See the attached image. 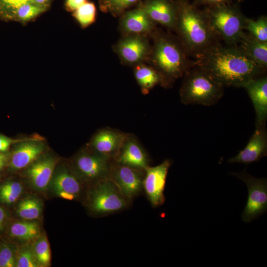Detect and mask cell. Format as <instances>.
Here are the masks:
<instances>
[{
    "label": "cell",
    "instance_id": "cell-1",
    "mask_svg": "<svg viewBox=\"0 0 267 267\" xmlns=\"http://www.w3.org/2000/svg\"><path fill=\"white\" fill-rule=\"evenodd\" d=\"M197 64L223 87L243 88L266 71L249 58L237 45L219 43L196 59Z\"/></svg>",
    "mask_w": 267,
    "mask_h": 267
},
{
    "label": "cell",
    "instance_id": "cell-2",
    "mask_svg": "<svg viewBox=\"0 0 267 267\" xmlns=\"http://www.w3.org/2000/svg\"><path fill=\"white\" fill-rule=\"evenodd\" d=\"M177 19L175 31L188 54L197 59L220 40L212 32L202 11L189 0H176Z\"/></svg>",
    "mask_w": 267,
    "mask_h": 267
},
{
    "label": "cell",
    "instance_id": "cell-3",
    "mask_svg": "<svg viewBox=\"0 0 267 267\" xmlns=\"http://www.w3.org/2000/svg\"><path fill=\"white\" fill-rule=\"evenodd\" d=\"M154 45L150 59L161 77V85L170 87L197 65L178 38L158 31L152 33Z\"/></svg>",
    "mask_w": 267,
    "mask_h": 267
},
{
    "label": "cell",
    "instance_id": "cell-4",
    "mask_svg": "<svg viewBox=\"0 0 267 267\" xmlns=\"http://www.w3.org/2000/svg\"><path fill=\"white\" fill-rule=\"evenodd\" d=\"M182 77L179 95L184 104L211 106L223 95L224 87L197 64L186 71Z\"/></svg>",
    "mask_w": 267,
    "mask_h": 267
},
{
    "label": "cell",
    "instance_id": "cell-5",
    "mask_svg": "<svg viewBox=\"0 0 267 267\" xmlns=\"http://www.w3.org/2000/svg\"><path fill=\"white\" fill-rule=\"evenodd\" d=\"M202 11L213 33L226 45H237L244 32L246 17L238 3L206 6Z\"/></svg>",
    "mask_w": 267,
    "mask_h": 267
},
{
    "label": "cell",
    "instance_id": "cell-6",
    "mask_svg": "<svg viewBox=\"0 0 267 267\" xmlns=\"http://www.w3.org/2000/svg\"><path fill=\"white\" fill-rule=\"evenodd\" d=\"M93 184L87 195V206L92 212L109 214L127 206L126 197L109 177Z\"/></svg>",
    "mask_w": 267,
    "mask_h": 267
},
{
    "label": "cell",
    "instance_id": "cell-7",
    "mask_svg": "<svg viewBox=\"0 0 267 267\" xmlns=\"http://www.w3.org/2000/svg\"><path fill=\"white\" fill-rule=\"evenodd\" d=\"M111 161L87 148L74 156L70 168L81 182L94 184L109 177Z\"/></svg>",
    "mask_w": 267,
    "mask_h": 267
},
{
    "label": "cell",
    "instance_id": "cell-8",
    "mask_svg": "<svg viewBox=\"0 0 267 267\" xmlns=\"http://www.w3.org/2000/svg\"><path fill=\"white\" fill-rule=\"evenodd\" d=\"M231 175L243 180L247 185L248 197L241 218L245 222H250L267 209V181L258 178L247 173L246 169Z\"/></svg>",
    "mask_w": 267,
    "mask_h": 267
},
{
    "label": "cell",
    "instance_id": "cell-9",
    "mask_svg": "<svg viewBox=\"0 0 267 267\" xmlns=\"http://www.w3.org/2000/svg\"><path fill=\"white\" fill-rule=\"evenodd\" d=\"M46 148L44 139L39 135L13 145L9 152L8 171L15 173L25 169L44 153Z\"/></svg>",
    "mask_w": 267,
    "mask_h": 267
},
{
    "label": "cell",
    "instance_id": "cell-10",
    "mask_svg": "<svg viewBox=\"0 0 267 267\" xmlns=\"http://www.w3.org/2000/svg\"><path fill=\"white\" fill-rule=\"evenodd\" d=\"M57 162V157L45 152L26 168L24 177L30 186L40 192L47 189Z\"/></svg>",
    "mask_w": 267,
    "mask_h": 267
},
{
    "label": "cell",
    "instance_id": "cell-11",
    "mask_svg": "<svg viewBox=\"0 0 267 267\" xmlns=\"http://www.w3.org/2000/svg\"><path fill=\"white\" fill-rule=\"evenodd\" d=\"M171 161L164 160L161 164L155 167H147L145 176L143 179L142 186L152 205L158 207L162 205L165 200L164 191L167 176Z\"/></svg>",
    "mask_w": 267,
    "mask_h": 267
},
{
    "label": "cell",
    "instance_id": "cell-12",
    "mask_svg": "<svg viewBox=\"0 0 267 267\" xmlns=\"http://www.w3.org/2000/svg\"><path fill=\"white\" fill-rule=\"evenodd\" d=\"M121 60L127 64L137 65L150 59L152 47L141 35L130 34L122 39L115 46Z\"/></svg>",
    "mask_w": 267,
    "mask_h": 267
},
{
    "label": "cell",
    "instance_id": "cell-13",
    "mask_svg": "<svg viewBox=\"0 0 267 267\" xmlns=\"http://www.w3.org/2000/svg\"><path fill=\"white\" fill-rule=\"evenodd\" d=\"M109 178L126 198L134 197L142 186L140 170L116 162L111 164Z\"/></svg>",
    "mask_w": 267,
    "mask_h": 267
},
{
    "label": "cell",
    "instance_id": "cell-14",
    "mask_svg": "<svg viewBox=\"0 0 267 267\" xmlns=\"http://www.w3.org/2000/svg\"><path fill=\"white\" fill-rule=\"evenodd\" d=\"M48 188L60 198L73 200L81 194V181L69 167L57 165Z\"/></svg>",
    "mask_w": 267,
    "mask_h": 267
},
{
    "label": "cell",
    "instance_id": "cell-15",
    "mask_svg": "<svg viewBox=\"0 0 267 267\" xmlns=\"http://www.w3.org/2000/svg\"><path fill=\"white\" fill-rule=\"evenodd\" d=\"M127 135L110 128L100 130L91 138L88 148L112 160L118 154Z\"/></svg>",
    "mask_w": 267,
    "mask_h": 267
},
{
    "label": "cell",
    "instance_id": "cell-16",
    "mask_svg": "<svg viewBox=\"0 0 267 267\" xmlns=\"http://www.w3.org/2000/svg\"><path fill=\"white\" fill-rule=\"evenodd\" d=\"M141 3L153 22L175 31L178 13L176 0H144Z\"/></svg>",
    "mask_w": 267,
    "mask_h": 267
},
{
    "label": "cell",
    "instance_id": "cell-17",
    "mask_svg": "<svg viewBox=\"0 0 267 267\" xmlns=\"http://www.w3.org/2000/svg\"><path fill=\"white\" fill-rule=\"evenodd\" d=\"M267 154L266 125L256 126V130L245 147L227 161L229 163L249 164L261 159Z\"/></svg>",
    "mask_w": 267,
    "mask_h": 267
},
{
    "label": "cell",
    "instance_id": "cell-18",
    "mask_svg": "<svg viewBox=\"0 0 267 267\" xmlns=\"http://www.w3.org/2000/svg\"><path fill=\"white\" fill-rule=\"evenodd\" d=\"M155 24L146 14L141 1L136 8L125 12L120 20L122 31L129 35L153 33L155 30Z\"/></svg>",
    "mask_w": 267,
    "mask_h": 267
},
{
    "label": "cell",
    "instance_id": "cell-19",
    "mask_svg": "<svg viewBox=\"0 0 267 267\" xmlns=\"http://www.w3.org/2000/svg\"><path fill=\"white\" fill-rule=\"evenodd\" d=\"M253 104L256 126L266 125L267 119V78L260 76L248 82L243 87Z\"/></svg>",
    "mask_w": 267,
    "mask_h": 267
},
{
    "label": "cell",
    "instance_id": "cell-20",
    "mask_svg": "<svg viewBox=\"0 0 267 267\" xmlns=\"http://www.w3.org/2000/svg\"><path fill=\"white\" fill-rule=\"evenodd\" d=\"M114 160L116 163L140 170L148 166L145 151L137 141L128 134Z\"/></svg>",
    "mask_w": 267,
    "mask_h": 267
},
{
    "label": "cell",
    "instance_id": "cell-21",
    "mask_svg": "<svg viewBox=\"0 0 267 267\" xmlns=\"http://www.w3.org/2000/svg\"><path fill=\"white\" fill-rule=\"evenodd\" d=\"M238 47L252 61L265 71L267 68V42H261L244 32Z\"/></svg>",
    "mask_w": 267,
    "mask_h": 267
},
{
    "label": "cell",
    "instance_id": "cell-22",
    "mask_svg": "<svg viewBox=\"0 0 267 267\" xmlns=\"http://www.w3.org/2000/svg\"><path fill=\"white\" fill-rule=\"evenodd\" d=\"M40 225L34 220L14 222L8 230L11 238L27 241L35 240L40 236Z\"/></svg>",
    "mask_w": 267,
    "mask_h": 267
},
{
    "label": "cell",
    "instance_id": "cell-23",
    "mask_svg": "<svg viewBox=\"0 0 267 267\" xmlns=\"http://www.w3.org/2000/svg\"><path fill=\"white\" fill-rule=\"evenodd\" d=\"M134 75L144 93H148L149 90L157 84H161V77L153 67L141 63L137 64L134 69Z\"/></svg>",
    "mask_w": 267,
    "mask_h": 267
},
{
    "label": "cell",
    "instance_id": "cell-24",
    "mask_svg": "<svg viewBox=\"0 0 267 267\" xmlns=\"http://www.w3.org/2000/svg\"><path fill=\"white\" fill-rule=\"evenodd\" d=\"M43 210L42 201L34 196H28L21 199L16 208V213L24 220L33 221L38 219Z\"/></svg>",
    "mask_w": 267,
    "mask_h": 267
},
{
    "label": "cell",
    "instance_id": "cell-25",
    "mask_svg": "<svg viewBox=\"0 0 267 267\" xmlns=\"http://www.w3.org/2000/svg\"><path fill=\"white\" fill-rule=\"evenodd\" d=\"M23 191L22 184L18 180L7 179L0 182V202L9 205L14 203Z\"/></svg>",
    "mask_w": 267,
    "mask_h": 267
},
{
    "label": "cell",
    "instance_id": "cell-26",
    "mask_svg": "<svg viewBox=\"0 0 267 267\" xmlns=\"http://www.w3.org/2000/svg\"><path fill=\"white\" fill-rule=\"evenodd\" d=\"M31 246L32 249L40 267H48L51 261L49 244L45 235L39 236Z\"/></svg>",
    "mask_w": 267,
    "mask_h": 267
},
{
    "label": "cell",
    "instance_id": "cell-27",
    "mask_svg": "<svg viewBox=\"0 0 267 267\" xmlns=\"http://www.w3.org/2000/svg\"><path fill=\"white\" fill-rule=\"evenodd\" d=\"M244 28L256 39L267 42V18L266 15L261 16L257 20L246 17Z\"/></svg>",
    "mask_w": 267,
    "mask_h": 267
},
{
    "label": "cell",
    "instance_id": "cell-28",
    "mask_svg": "<svg viewBox=\"0 0 267 267\" xmlns=\"http://www.w3.org/2000/svg\"><path fill=\"white\" fill-rule=\"evenodd\" d=\"M141 0H99L100 10L117 17L122 15L126 10Z\"/></svg>",
    "mask_w": 267,
    "mask_h": 267
},
{
    "label": "cell",
    "instance_id": "cell-29",
    "mask_svg": "<svg viewBox=\"0 0 267 267\" xmlns=\"http://www.w3.org/2000/svg\"><path fill=\"white\" fill-rule=\"evenodd\" d=\"M47 8L27 2L20 5L13 13L11 19L21 22L30 21L44 12Z\"/></svg>",
    "mask_w": 267,
    "mask_h": 267
},
{
    "label": "cell",
    "instance_id": "cell-30",
    "mask_svg": "<svg viewBox=\"0 0 267 267\" xmlns=\"http://www.w3.org/2000/svg\"><path fill=\"white\" fill-rule=\"evenodd\" d=\"M96 7L94 3L89 1L73 12V16L82 28H86L95 20Z\"/></svg>",
    "mask_w": 267,
    "mask_h": 267
},
{
    "label": "cell",
    "instance_id": "cell-31",
    "mask_svg": "<svg viewBox=\"0 0 267 267\" xmlns=\"http://www.w3.org/2000/svg\"><path fill=\"white\" fill-rule=\"evenodd\" d=\"M17 248L13 243L3 242L0 244V267L16 266Z\"/></svg>",
    "mask_w": 267,
    "mask_h": 267
},
{
    "label": "cell",
    "instance_id": "cell-32",
    "mask_svg": "<svg viewBox=\"0 0 267 267\" xmlns=\"http://www.w3.org/2000/svg\"><path fill=\"white\" fill-rule=\"evenodd\" d=\"M15 267H40L31 246L24 245L17 248Z\"/></svg>",
    "mask_w": 267,
    "mask_h": 267
},
{
    "label": "cell",
    "instance_id": "cell-33",
    "mask_svg": "<svg viewBox=\"0 0 267 267\" xmlns=\"http://www.w3.org/2000/svg\"><path fill=\"white\" fill-rule=\"evenodd\" d=\"M30 0H0V18L10 20L16 9Z\"/></svg>",
    "mask_w": 267,
    "mask_h": 267
},
{
    "label": "cell",
    "instance_id": "cell-34",
    "mask_svg": "<svg viewBox=\"0 0 267 267\" xmlns=\"http://www.w3.org/2000/svg\"><path fill=\"white\" fill-rule=\"evenodd\" d=\"M31 136L18 138H12L0 134V152L6 153L9 152L11 146L20 142L29 139Z\"/></svg>",
    "mask_w": 267,
    "mask_h": 267
},
{
    "label": "cell",
    "instance_id": "cell-35",
    "mask_svg": "<svg viewBox=\"0 0 267 267\" xmlns=\"http://www.w3.org/2000/svg\"><path fill=\"white\" fill-rule=\"evenodd\" d=\"M245 0H193L192 3L199 7L201 5L209 6L221 3H232L233 1L240 2L244 1Z\"/></svg>",
    "mask_w": 267,
    "mask_h": 267
},
{
    "label": "cell",
    "instance_id": "cell-36",
    "mask_svg": "<svg viewBox=\"0 0 267 267\" xmlns=\"http://www.w3.org/2000/svg\"><path fill=\"white\" fill-rule=\"evenodd\" d=\"M87 1L88 0H66L65 7L68 11L74 12Z\"/></svg>",
    "mask_w": 267,
    "mask_h": 267
},
{
    "label": "cell",
    "instance_id": "cell-37",
    "mask_svg": "<svg viewBox=\"0 0 267 267\" xmlns=\"http://www.w3.org/2000/svg\"><path fill=\"white\" fill-rule=\"evenodd\" d=\"M8 222V215L5 209L0 205V233L3 232Z\"/></svg>",
    "mask_w": 267,
    "mask_h": 267
},
{
    "label": "cell",
    "instance_id": "cell-38",
    "mask_svg": "<svg viewBox=\"0 0 267 267\" xmlns=\"http://www.w3.org/2000/svg\"><path fill=\"white\" fill-rule=\"evenodd\" d=\"M9 157V152H0V173L7 166Z\"/></svg>",
    "mask_w": 267,
    "mask_h": 267
},
{
    "label": "cell",
    "instance_id": "cell-39",
    "mask_svg": "<svg viewBox=\"0 0 267 267\" xmlns=\"http://www.w3.org/2000/svg\"><path fill=\"white\" fill-rule=\"evenodd\" d=\"M51 0H30V2L37 5L48 8Z\"/></svg>",
    "mask_w": 267,
    "mask_h": 267
}]
</instances>
